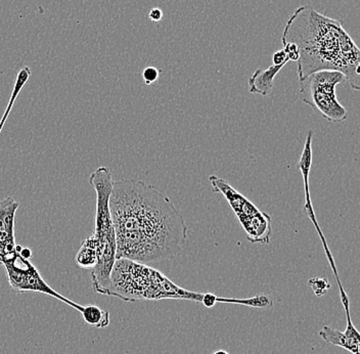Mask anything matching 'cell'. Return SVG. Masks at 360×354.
I'll list each match as a JSON object with an SVG mask.
<instances>
[{
    "label": "cell",
    "instance_id": "ba28073f",
    "mask_svg": "<svg viewBox=\"0 0 360 354\" xmlns=\"http://www.w3.org/2000/svg\"><path fill=\"white\" fill-rule=\"evenodd\" d=\"M340 291V298L343 304L344 310L346 315V329L342 331L332 328L330 326H325L319 335L321 339L325 340L326 343L341 347L352 354H360V332L355 328L350 315V300L346 294L342 283H338Z\"/></svg>",
    "mask_w": 360,
    "mask_h": 354
},
{
    "label": "cell",
    "instance_id": "7c38bea8",
    "mask_svg": "<svg viewBox=\"0 0 360 354\" xmlns=\"http://www.w3.org/2000/svg\"><path fill=\"white\" fill-rule=\"evenodd\" d=\"M98 249L94 236L85 239L75 256L76 265L83 270H92L98 263Z\"/></svg>",
    "mask_w": 360,
    "mask_h": 354
},
{
    "label": "cell",
    "instance_id": "3957f363",
    "mask_svg": "<svg viewBox=\"0 0 360 354\" xmlns=\"http://www.w3.org/2000/svg\"><path fill=\"white\" fill-rule=\"evenodd\" d=\"M107 296L125 302L179 299L202 303L205 294L180 288L159 270L122 258L115 263Z\"/></svg>",
    "mask_w": 360,
    "mask_h": 354
},
{
    "label": "cell",
    "instance_id": "5b68a950",
    "mask_svg": "<svg viewBox=\"0 0 360 354\" xmlns=\"http://www.w3.org/2000/svg\"><path fill=\"white\" fill-rule=\"evenodd\" d=\"M345 80V76L338 71L315 72L299 81V98L326 120L334 123L345 121L348 111L339 103L336 96L337 85Z\"/></svg>",
    "mask_w": 360,
    "mask_h": 354
},
{
    "label": "cell",
    "instance_id": "9a60e30c",
    "mask_svg": "<svg viewBox=\"0 0 360 354\" xmlns=\"http://www.w3.org/2000/svg\"><path fill=\"white\" fill-rule=\"evenodd\" d=\"M160 71L155 67H148L143 71V81L146 85L153 84L159 78Z\"/></svg>",
    "mask_w": 360,
    "mask_h": 354
},
{
    "label": "cell",
    "instance_id": "7a4b0ae2",
    "mask_svg": "<svg viewBox=\"0 0 360 354\" xmlns=\"http://www.w3.org/2000/svg\"><path fill=\"white\" fill-rule=\"evenodd\" d=\"M281 42L298 47L299 81L315 72L338 71L360 91V49L339 20L300 6L288 20Z\"/></svg>",
    "mask_w": 360,
    "mask_h": 354
},
{
    "label": "cell",
    "instance_id": "8fae6325",
    "mask_svg": "<svg viewBox=\"0 0 360 354\" xmlns=\"http://www.w3.org/2000/svg\"><path fill=\"white\" fill-rule=\"evenodd\" d=\"M283 68V65H271L265 70H256L248 81L250 92L262 96H269L274 87V78Z\"/></svg>",
    "mask_w": 360,
    "mask_h": 354
},
{
    "label": "cell",
    "instance_id": "6da1fadb",
    "mask_svg": "<svg viewBox=\"0 0 360 354\" xmlns=\"http://www.w3.org/2000/svg\"><path fill=\"white\" fill-rule=\"evenodd\" d=\"M110 210L117 259L161 263L180 254L188 241L184 216L167 196L141 180L114 182Z\"/></svg>",
    "mask_w": 360,
    "mask_h": 354
},
{
    "label": "cell",
    "instance_id": "4fadbf2b",
    "mask_svg": "<svg viewBox=\"0 0 360 354\" xmlns=\"http://www.w3.org/2000/svg\"><path fill=\"white\" fill-rule=\"evenodd\" d=\"M79 312L82 315L84 322L94 328L105 329L110 324L109 311L101 310V308L94 305V304L82 305V308Z\"/></svg>",
    "mask_w": 360,
    "mask_h": 354
},
{
    "label": "cell",
    "instance_id": "5bb4252c",
    "mask_svg": "<svg viewBox=\"0 0 360 354\" xmlns=\"http://www.w3.org/2000/svg\"><path fill=\"white\" fill-rule=\"evenodd\" d=\"M308 286L311 288L312 292L316 297H323L326 295L330 289V284L328 277H312L308 281Z\"/></svg>",
    "mask_w": 360,
    "mask_h": 354
},
{
    "label": "cell",
    "instance_id": "9c48e42d",
    "mask_svg": "<svg viewBox=\"0 0 360 354\" xmlns=\"http://www.w3.org/2000/svg\"><path fill=\"white\" fill-rule=\"evenodd\" d=\"M312 134H314V132L310 130V132H308L305 144H304L302 156H301L300 161H299L298 163L299 169H300L301 173H302L304 189H305V206H304V209H305L308 217H309L310 220L314 222L315 229H316L317 233H319V238H321V242H323V248H325L326 257H328V263H330V267H332V270L334 272L335 276H337V274H338L334 258H333V255L330 254L328 244H326L325 236H323V232H321V227H319V222H317L316 216H315L314 210V206H312L311 204V199H310L309 173L312 164Z\"/></svg>",
    "mask_w": 360,
    "mask_h": 354
},
{
    "label": "cell",
    "instance_id": "d6986e66",
    "mask_svg": "<svg viewBox=\"0 0 360 354\" xmlns=\"http://www.w3.org/2000/svg\"><path fill=\"white\" fill-rule=\"evenodd\" d=\"M213 354H229V353L225 350H217V351H215V353H214Z\"/></svg>",
    "mask_w": 360,
    "mask_h": 354
},
{
    "label": "cell",
    "instance_id": "277c9868",
    "mask_svg": "<svg viewBox=\"0 0 360 354\" xmlns=\"http://www.w3.org/2000/svg\"><path fill=\"white\" fill-rule=\"evenodd\" d=\"M89 182L96 195V222L92 234L96 249L98 263L91 270V283L94 292L108 295L112 268L117 260L116 232L110 210V197L112 191V173L107 167H98L91 173Z\"/></svg>",
    "mask_w": 360,
    "mask_h": 354
},
{
    "label": "cell",
    "instance_id": "2e32d148",
    "mask_svg": "<svg viewBox=\"0 0 360 354\" xmlns=\"http://www.w3.org/2000/svg\"><path fill=\"white\" fill-rule=\"evenodd\" d=\"M272 62H274V65H283V66H285L288 62H290V58L283 49L272 55Z\"/></svg>",
    "mask_w": 360,
    "mask_h": 354
},
{
    "label": "cell",
    "instance_id": "30bf717a",
    "mask_svg": "<svg viewBox=\"0 0 360 354\" xmlns=\"http://www.w3.org/2000/svg\"><path fill=\"white\" fill-rule=\"evenodd\" d=\"M19 206V203L11 197L0 201V261L17 250L15 220Z\"/></svg>",
    "mask_w": 360,
    "mask_h": 354
},
{
    "label": "cell",
    "instance_id": "52a82bcc",
    "mask_svg": "<svg viewBox=\"0 0 360 354\" xmlns=\"http://www.w3.org/2000/svg\"><path fill=\"white\" fill-rule=\"evenodd\" d=\"M0 265L4 266L8 277V285L13 293H41L49 295L53 298L64 302L72 308L80 311L82 305L66 298L60 293L53 290L44 277H41L37 268L33 265L29 259L24 258L18 250L8 254L0 261Z\"/></svg>",
    "mask_w": 360,
    "mask_h": 354
},
{
    "label": "cell",
    "instance_id": "8992f818",
    "mask_svg": "<svg viewBox=\"0 0 360 354\" xmlns=\"http://www.w3.org/2000/svg\"><path fill=\"white\" fill-rule=\"evenodd\" d=\"M209 182L215 193L221 194L229 202L238 218V222L246 232L247 240L253 244L267 245L272 234L271 217L257 208L251 201L238 193L224 178L210 175Z\"/></svg>",
    "mask_w": 360,
    "mask_h": 354
},
{
    "label": "cell",
    "instance_id": "e0dca14e",
    "mask_svg": "<svg viewBox=\"0 0 360 354\" xmlns=\"http://www.w3.org/2000/svg\"><path fill=\"white\" fill-rule=\"evenodd\" d=\"M148 18L152 20L153 22H160L163 18V13L160 8H153L150 10V15H148Z\"/></svg>",
    "mask_w": 360,
    "mask_h": 354
},
{
    "label": "cell",
    "instance_id": "ac0fdd59",
    "mask_svg": "<svg viewBox=\"0 0 360 354\" xmlns=\"http://www.w3.org/2000/svg\"><path fill=\"white\" fill-rule=\"evenodd\" d=\"M19 252L24 258L30 259L31 256H32V252H31L30 249H28V248L22 247V249L20 250Z\"/></svg>",
    "mask_w": 360,
    "mask_h": 354
}]
</instances>
